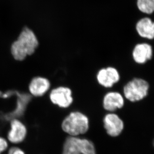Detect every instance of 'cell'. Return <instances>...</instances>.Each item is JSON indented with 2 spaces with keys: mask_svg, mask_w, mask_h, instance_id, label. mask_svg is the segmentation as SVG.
<instances>
[{
  "mask_svg": "<svg viewBox=\"0 0 154 154\" xmlns=\"http://www.w3.org/2000/svg\"><path fill=\"white\" fill-rule=\"evenodd\" d=\"M5 136L0 135V154H5L10 146Z\"/></svg>",
  "mask_w": 154,
  "mask_h": 154,
  "instance_id": "2e32d148",
  "label": "cell"
},
{
  "mask_svg": "<svg viewBox=\"0 0 154 154\" xmlns=\"http://www.w3.org/2000/svg\"><path fill=\"white\" fill-rule=\"evenodd\" d=\"M153 48L148 43H140L134 47L132 51L133 59L138 64H143L151 60L153 57Z\"/></svg>",
  "mask_w": 154,
  "mask_h": 154,
  "instance_id": "8fae6325",
  "label": "cell"
},
{
  "mask_svg": "<svg viewBox=\"0 0 154 154\" xmlns=\"http://www.w3.org/2000/svg\"><path fill=\"white\" fill-rule=\"evenodd\" d=\"M136 30L141 38L152 40L154 38V23L150 17H145L138 20Z\"/></svg>",
  "mask_w": 154,
  "mask_h": 154,
  "instance_id": "4fadbf2b",
  "label": "cell"
},
{
  "mask_svg": "<svg viewBox=\"0 0 154 154\" xmlns=\"http://www.w3.org/2000/svg\"><path fill=\"white\" fill-rule=\"evenodd\" d=\"M124 103L123 96L118 92H109L103 98V108L109 112H113L117 109H121L123 107Z\"/></svg>",
  "mask_w": 154,
  "mask_h": 154,
  "instance_id": "7c38bea8",
  "label": "cell"
},
{
  "mask_svg": "<svg viewBox=\"0 0 154 154\" xmlns=\"http://www.w3.org/2000/svg\"><path fill=\"white\" fill-rule=\"evenodd\" d=\"M5 154H26V152L20 146H10Z\"/></svg>",
  "mask_w": 154,
  "mask_h": 154,
  "instance_id": "e0dca14e",
  "label": "cell"
},
{
  "mask_svg": "<svg viewBox=\"0 0 154 154\" xmlns=\"http://www.w3.org/2000/svg\"><path fill=\"white\" fill-rule=\"evenodd\" d=\"M5 136L11 146H20L28 138L29 129L22 119L15 118L9 121Z\"/></svg>",
  "mask_w": 154,
  "mask_h": 154,
  "instance_id": "277c9868",
  "label": "cell"
},
{
  "mask_svg": "<svg viewBox=\"0 0 154 154\" xmlns=\"http://www.w3.org/2000/svg\"><path fill=\"white\" fill-rule=\"evenodd\" d=\"M51 83L45 77L36 76L31 80L28 86V93L33 98L44 96L50 90Z\"/></svg>",
  "mask_w": 154,
  "mask_h": 154,
  "instance_id": "9c48e42d",
  "label": "cell"
},
{
  "mask_svg": "<svg viewBox=\"0 0 154 154\" xmlns=\"http://www.w3.org/2000/svg\"><path fill=\"white\" fill-rule=\"evenodd\" d=\"M17 40L26 50L28 55L34 54L39 44L36 35L28 27L23 29Z\"/></svg>",
  "mask_w": 154,
  "mask_h": 154,
  "instance_id": "30bf717a",
  "label": "cell"
},
{
  "mask_svg": "<svg viewBox=\"0 0 154 154\" xmlns=\"http://www.w3.org/2000/svg\"><path fill=\"white\" fill-rule=\"evenodd\" d=\"M61 128L69 136L79 137L88 131L89 120L88 117L83 113L73 111L63 119Z\"/></svg>",
  "mask_w": 154,
  "mask_h": 154,
  "instance_id": "6da1fadb",
  "label": "cell"
},
{
  "mask_svg": "<svg viewBox=\"0 0 154 154\" xmlns=\"http://www.w3.org/2000/svg\"><path fill=\"white\" fill-rule=\"evenodd\" d=\"M13 96L16 97L14 108L7 112L0 113V119L4 122H8L15 118L22 119L25 116L32 99V97L28 92L17 90H12V97Z\"/></svg>",
  "mask_w": 154,
  "mask_h": 154,
  "instance_id": "7a4b0ae2",
  "label": "cell"
},
{
  "mask_svg": "<svg viewBox=\"0 0 154 154\" xmlns=\"http://www.w3.org/2000/svg\"><path fill=\"white\" fill-rule=\"evenodd\" d=\"M62 154H97L94 145L85 138L69 136L63 146Z\"/></svg>",
  "mask_w": 154,
  "mask_h": 154,
  "instance_id": "5b68a950",
  "label": "cell"
},
{
  "mask_svg": "<svg viewBox=\"0 0 154 154\" xmlns=\"http://www.w3.org/2000/svg\"><path fill=\"white\" fill-rule=\"evenodd\" d=\"M150 85L146 80L134 78L124 86V96L130 102H138L146 97Z\"/></svg>",
  "mask_w": 154,
  "mask_h": 154,
  "instance_id": "3957f363",
  "label": "cell"
},
{
  "mask_svg": "<svg viewBox=\"0 0 154 154\" xmlns=\"http://www.w3.org/2000/svg\"><path fill=\"white\" fill-rule=\"evenodd\" d=\"M138 10L143 13L151 15L154 11V0H137Z\"/></svg>",
  "mask_w": 154,
  "mask_h": 154,
  "instance_id": "9a60e30c",
  "label": "cell"
},
{
  "mask_svg": "<svg viewBox=\"0 0 154 154\" xmlns=\"http://www.w3.org/2000/svg\"><path fill=\"white\" fill-rule=\"evenodd\" d=\"M103 121L104 129L108 135L111 137H118L123 131V121L113 112H110L105 115Z\"/></svg>",
  "mask_w": 154,
  "mask_h": 154,
  "instance_id": "52a82bcc",
  "label": "cell"
},
{
  "mask_svg": "<svg viewBox=\"0 0 154 154\" xmlns=\"http://www.w3.org/2000/svg\"><path fill=\"white\" fill-rule=\"evenodd\" d=\"M11 51L14 58L17 61H23L28 55L26 50L17 40L12 44Z\"/></svg>",
  "mask_w": 154,
  "mask_h": 154,
  "instance_id": "5bb4252c",
  "label": "cell"
},
{
  "mask_svg": "<svg viewBox=\"0 0 154 154\" xmlns=\"http://www.w3.org/2000/svg\"><path fill=\"white\" fill-rule=\"evenodd\" d=\"M120 75L118 70L112 66L102 68L98 71L96 79L98 83L105 88H111L118 83Z\"/></svg>",
  "mask_w": 154,
  "mask_h": 154,
  "instance_id": "ba28073f",
  "label": "cell"
},
{
  "mask_svg": "<svg viewBox=\"0 0 154 154\" xmlns=\"http://www.w3.org/2000/svg\"><path fill=\"white\" fill-rule=\"evenodd\" d=\"M49 99L51 103L61 108L69 107L73 102L71 89L66 86H59L50 91Z\"/></svg>",
  "mask_w": 154,
  "mask_h": 154,
  "instance_id": "8992f818",
  "label": "cell"
}]
</instances>
